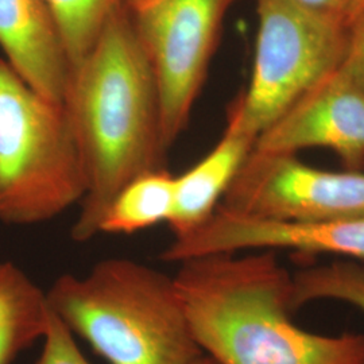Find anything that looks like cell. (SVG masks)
<instances>
[{"label":"cell","mask_w":364,"mask_h":364,"mask_svg":"<svg viewBox=\"0 0 364 364\" xmlns=\"http://www.w3.org/2000/svg\"><path fill=\"white\" fill-rule=\"evenodd\" d=\"M192 364H218L212 358H209L208 355H205V353H203L201 356H198L197 359H196L195 362Z\"/></svg>","instance_id":"19"},{"label":"cell","mask_w":364,"mask_h":364,"mask_svg":"<svg viewBox=\"0 0 364 364\" xmlns=\"http://www.w3.org/2000/svg\"><path fill=\"white\" fill-rule=\"evenodd\" d=\"M42 340L43 348L34 364H92L80 351L75 335L53 312L48 331Z\"/></svg>","instance_id":"16"},{"label":"cell","mask_w":364,"mask_h":364,"mask_svg":"<svg viewBox=\"0 0 364 364\" xmlns=\"http://www.w3.org/2000/svg\"><path fill=\"white\" fill-rule=\"evenodd\" d=\"M255 141L227 122L220 141L208 154L174 177L173 208L168 220L174 239L195 232L213 216Z\"/></svg>","instance_id":"11"},{"label":"cell","mask_w":364,"mask_h":364,"mask_svg":"<svg viewBox=\"0 0 364 364\" xmlns=\"http://www.w3.org/2000/svg\"><path fill=\"white\" fill-rule=\"evenodd\" d=\"M321 299L346 302L364 313V264L359 260H333L293 274V306Z\"/></svg>","instance_id":"14"},{"label":"cell","mask_w":364,"mask_h":364,"mask_svg":"<svg viewBox=\"0 0 364 364\" xmlns=\"http://www.w3.org/2000/svg\"><path fill=\"white\" fill-rule=\"evenodd\" d=\"M297 1L314 10L341 16L348 21L352 4L355 0H297Z\"/></svg>","instance_id":"18"},{"label":"cell","mask_w":364,"mask_h":364,"mask_svg":"<svg viewBox=\"0 0 364 364\" xmlns=\"http://www.w3.org/2000/svg\"><path fill=\"white\" fill-rule=\"evenodd\" d=\"M219 208L262 220L316 223L364 215V171H329L252 147Z\"/></svg>","instance_id":"7"},{"label":"cell","mask_w":364,"mask_h":364,"mask_svg":"<svg viewBox=\"0 0 364 364\" xmlns=\"http://www.w3.org/2000/svg\"><path fill=\"white\" fill-rule=\"evenodd\" d=\"M364 4V0H355L353 1V4H352L351 13H350V16H348V19L351 18L353 14L356 13L362 6Z\"/></svg>","instance_id":"20"},{"label":"cell","mask_w":364,"mask_h":364,"mask_svg":"<svg viewBox=\"0 0 364 364\" xmlns=\"http://www.w3.org/2000/svg\"><path fill=\"white\" fill-rule=\"evenodd\" d=\"M46 297L108 364H192L203 355L174 278L144 263L102 260L84 277H58Z\"/></svg>","instance_id":"3"},{"label":"cell","mask_w":364,"mask_h":364,"mask_svg":"<svg viewBox=\"0 0 364 364\" xmlns=\"http://www.w3.org/2000/svg\"><path fill=\"white\" fill-rule=\"evenodd\" d=\"M174 176L151 170L126 183L105 210L99 234L132 235L168 223L173 208Z\"/></svg>","instance_id":"13"},{"label":"cell","mask_w":364,"mask_h":364,"mask_svg":"<svg viewBox=\"0 0 364 364\" xmlns=\"http://www.w3.org/2000/svg\"><path fill=\"white\" fill-rule=\"evenodd\" d=\"M258 31L247 90L228 123L258 138L314 84L341 65L348 21L297 0H254Z\"/></svg>","instance_id":"5"},{"label":"cell","mask_w":364,"mask_h":364,"mask_svg":"<svg viewBox=\"0 0 364 364\" xmlns=\"http://www.w3.org/2000/svg\"><path fill=\"white\" fill-rule=\"evenodd\" d=\"M240 0H144L132 25L153 69L164 138L171 147L188 127L207 80L227 14Z\"/></svg>","instance_id":"6"},{"label":"cell","mask_w":364,"mask_h":364,"mask_svg":"<svg viewBox=\"0 0 364 364\" xmlns=\"http://www.w3.org/2000/svg\"><path fill=\"white\" fill-rule=\"evenodd\" d=\"M50 313L46 291L13 262H0V364L43 338Z\"/></svg>","instance_id":"12"},{"label":"cell","mask_w":364,"mask_h":364,"mask_svg":"<svg viewBox=\"0 0 364 364\" xmlns=\"http://www.w3.org/2000/svg\"><path fill=\"white\" fill-rule=\"evenodd\" d=\"M254 149L289 154L328 149L352 169H360L364 165L363 87L344 66H338L260 132Z\"/></svg>","instance_id":"9"},{"label":"cell","mask_w":364,"mask_h":364,"mask_svg":"<svg viewBox=\"0 0 364 364\" xmlns=\"http://www.w3.org/2000/svg\"><path fill=\"white\" fill-rule=\"evenodd\" d=\"M0 50L31 88L63 103L72 66L45 0H0Z\"/></svg>","instance_id":"10"},{"label":"cell","mask_w":364,"mask_h":364,"mask_svg":"<svg viewBox=\"0 0 364 364\" xmlns=\"http://www.w3.org/2000/svg\"><path fill=\"white\" fill-rule=\"evenodd\" d=\"M65 46L70 66L80 63L124 0H45Z\"/></svg>","instance_id":"15"},{"label":"cell","mask_w":364,"mask_h":364,"mask_svg":"<svg viewBox=\"0 0 364 364\" xmlns=\"http://www.w3.org/2000/svg\"><path fill=\"white\" fill-rule=\"evenodd\" d=\"M87 189L65 107L31 88L0 58V221L53 220L80 205Z\"/></svg>","instance_id":"4"},{"label":"cell","mask_w":364,"mask_h":364,"mask_svg":"<svg viewBox=\"0 0 364 364\" xmlns=\"http://www.w3.org/2000/svg\"><path fill=\"white\" fill-rule=\"evenodd\" d=\"M173 277L197 346L218 364H364V336L323 335L293 320V274L273 250L218 252Z\"/></svg>","instance_id":"2"},{"label":"cell","mask_w":364,"mask_h":364,"mask_svg":"<svg viewBox=\"0 0 364 364\" xmlns=\"http://www.w3.org/2000/svg\"><path fill=\"white\" fill-rule=\"evenodd\" d=\"M63 105L87 174L88 189L70 230L72 239L84 243L99 234L105 210L126 183L166 169L159 92L126 3L72 66Z\"/></svg>","instance_id":"1"},{"label":"cell","mask_w":364,"mask_h":364,"mask_svg":"<svg viewBox=\"0 0 364 364\" xmlns=\"http://www.w3.org/2000/svg\"><path fill=\"white\" fill-rule=\"evenodd\" d=\"M341 65L364 88V4L348 19V45Z\"/></svg>","instance_id":"17"},{"label":"cell","mask_w":364,"mask_h":364,"mask_svg":"<svg viewBox=\"0 0 364 364\" xmlns=\"http://www.w3.org/2000/svg\"><path fill=\"white\" fill-rule=\"evenodd\" d=\"M141 1H144V0H124V3H126L127 7H134V6L139 4Z\"/></svg>","instance_id":"21"},{"label":"cell","mask_w":364,"mask_h":364,"mask_svg":"<svg viewBox=\"0 0 364 364\" xmlns=\"http://www.w3.org/2000/svg\"><path fill=\"white\" fill-rule=\"evenodd\" d=\"M252 250H296L364 260V215L316 223H282L218 208L201 228L174 239L159 258L181 263L208 254Z\"/></svg>","instance_id":"8"}]
</instances>
